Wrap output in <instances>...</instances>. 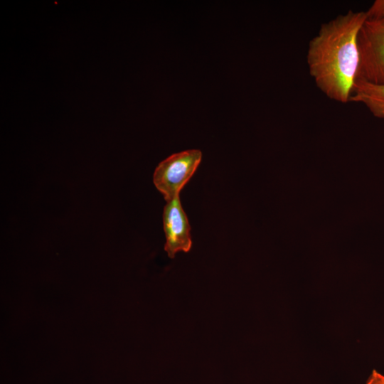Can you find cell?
Returning a JSON list of instances; mask_svg holds the SVG:
<instances>
[{
	"label": "cell",
	"instance_id": "5",
	"mask_svg": "<svg viewBox=\"0 0 384 384\" xmlns=\"http://www.w3.org/2000/svg\"><path fill=\"white\" fill-rule=\"evenodd\" d=\"M350 101L364 105L375 117L384 119V84L356 80Z\"/></svg>",
	"mask_w": 384,
	"mask_h": 384
},
{
	"label": "cell",
	"instance_id": "3",
	"mask_svg": "<svg viewBox=\"0 0 384 384\" xmlns=\"http://www.w3.org/2000/svg\"><path fill=\"white\" fill-rule=\"evenodd\" d=\"M202 158L198 149L176 153L156 166L153 182L166 201L179 196L180 191L196 171Z\"/></svg>",
	"mask_w": 384,
	"mask_h": 384
},
{
	"label": "cell",
	"instance_id": "7",
	"mask_svg": "<svg viewBox=\"0 0 384 384\" xmlns=\"http://www.w3.org/2000/svg\"><path fill=\"white\" fill-rule=\"evenodd\" d=\"M366 384H384V375L373 370Z\"/></svg>",
	"mask_w": 384,
	"mask_h": 384
},
{
	"label": "cell",
	"instance_id": "1",
	"mask_svg": "<svg viewBox=\"0 0 384 384\" xmlns=\"http://www.w3.org/2000/svg\"><path fill=\"white\" fill-rule=\"evenodd\" d=\"M367 18L366 11H348L322 24L309 42V73L331 100L350 101L359 67L358 33Z\"/></svg>",
	"mask_w": 384,
	"mask_h": 384
},
{
	"label": "cell",
	"instance_id": "4",
	"mask_svg": "<svg viewBox=\"0 0 384 384\" xmlns=\"http://www.w3.org/2000/svg\"><path fill=\"white\" fill-rule=\"evenodd\" d=\"M166 236L164 250L170 258L179 251L188 252L192 246L191 226L179 196L166 201L163 211Z\"/></svg>",
	"mask_w": 384,
	"mask_h": 384
},
{
	"label": "cell",
	"instance_id": "2",
	"mask_svg": "<svg viewBox=\"0 0 384 384\" xmlns=\"http://www.w3.org/2000/svg\"><path fill=\"white\" fill-rule=\"evenodd\" d=\"M358 47L356 80L384 84V16L366 19L358 33Z\"/></svg>",
	"mask_w": 384,
	"mask_h": 384
},
{
	"label": "cell",
	"instance_id": "6",
	"mask_svg": "<svg viewBox=\"0 0 384 384\" xmlns=\"http://www.w3.org/2000/svg\"><path fill=\"white\" fill-rule=\"evenodd\" d=\"M366 12L368 18H379L384 16V0H376Z\"/></svg>",
	"mask_w": 384,
	"mask_h": 384
}]
</instances>
